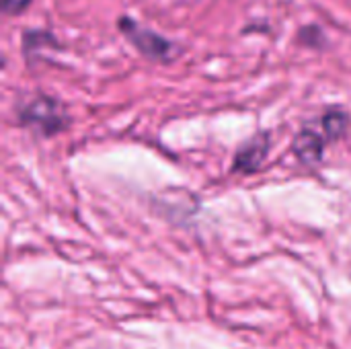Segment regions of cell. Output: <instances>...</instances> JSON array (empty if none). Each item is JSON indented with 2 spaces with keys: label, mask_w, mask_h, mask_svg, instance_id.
Masks as SVG:
<instances>
[{
  "label": "cell",
  "mask_w": 351,
  "mask_h": 349,
  "mask_svg": "<svg viewBox=\"0 0 351 349\" xmlns=\"http://www.w3.org/2000/svg\"><path fill=\"white\" fill-rule=\"evenodd\" d=\"M16 119L23 128L37 136L49 138L70 125L66 107L49 95H33L16 105Z\"/></svg>",
  "instance_id": "cell-1"
},
{
  "label": "cell",
  "mask_w": 351,
  "mask_h": 349,
  "mask_svg": "<svg viewBox=\"0 0 351 349\" xmlns=\"http://www.w3.org/2000/svg\"><path fill=\"white\" fill-rule=\"evenodd\" d=\"M117 27H119L121 35H123V37H125V39H128L144 58H146V60L162 62V64H165V62L177 60V58L183 53V47H181L177 41H173V39L160 35L158 31H154V29H150V27L138 23V21L132 19V16H119Z\"/></svg>",
  "instance_id": "cell-2"
},
{
  "label": "cell",
  "mask_w": 351,
  "mask_h": 349,
  "mask_svg": "<svg viewBox=\"0 0 351 349\" xmlns=\"http://www.w3.org/2000/svg\"><path fill=\"white\" fill-rule=\"evenodd\" d=\"M269 148H271V136L267 132H257L255 136H251L247 142L239 146L232 160V173H241V175L257 173L267 160Z\"/></svg>",
  "instance_id": "cell-3"
},
{
  "label": "cell",
  "mask_w": 351,
  "mask_h": 349,
  "mask_svg": "<svg viewBox=\"0 0 351 349\" xmlns=\"http://www.w3.org/2000/svg\"><path fill=\"white\" fill-rule=\"evenodd\" d=\"M325 144H327V138L321 136L319 132L311 130V128H304L296 134L294 138V154L296 158L306 165V167H317L323 156H325Z\"/></svg>",
  "instance_id": "cell-4"
},
{
  "label": "cell",
  "mask_w": 351,
  "mask_h": 349,
  "mask_svg": "<svg viewBox=\"0 0 351 349\" xmlns=\"http://www.w3.org/2000/svg\"><path fill=\"white\" fill-rule=\"evenodd\" d=\"M348 123H350L348 111H343V109H339V107L329 109V111L321 117V128H323V136L327 138V142L339 140V138L346 134Z\"/></svg>",
  "instance_id": "cell-5"
},
{
  "label": "cell",
  "mask_w": 351,
  "mask_h": 349,
  "mask_svg": "<svg viewBox=\"0 0 351 349\" xmlns=\"http://www.w3.org/2000/svg\"><path fill=\"white\" fill-rule=\"evenodd\" d=\"M298 39H300L302 45H311V47H323L325 45V35L317 25H306L300 31Z\"/></svg>",
  "instance_id": "cell-6"
},
{
  "label": "cell",
  "mask_w": 351,
  "mask_h": 349,
  "mask_svg": "<svg viewBox=\"0 0 351 349\" xmlns=\"http://www.w3.org/2000/svg\"><path fill=\"white\" fill-rule=\"evenodd\" d=\"M31 2H33V0H0L2 10H4V14H8V16H14V14L25 12V10L29 8Z\"/></svg>",
  "instance_id": "cell-7"
}]
</instances>
